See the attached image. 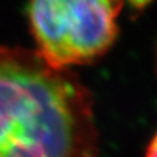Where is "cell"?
I'll return each instance as SVG.
<instances>
[{"label":"cell","instance_id":"obj_1","mask_svg":"<svg viewBox=\"0 0 157 157\" xmlns=\"http://www.w3.org/2000/svg\"><path fill=\"white\" fill-rule=\"evenodd\" d=\"M94 98L72 71L0 46V157H98Z\"/></svg>","mask_w":157,"mask_h":157},{"label":"cell","instance_id":"obj_2","mask_svg":"<svg viewBox=\"0 0 157 157\" xmlns=\"http://www.w3.org/2000/svg\"><path fill=\"white\" fill-rule=\"evenodd\" d=\"M122 2H34L26 13L36 54L48 67L71 71L92 63L114 45Z\"/></svg>","mask_w":157,"mask_h":157},{"label":"cell","instance_id":"obj_3","mask_svg":"<svg viewBox=\"0 0 157 157\" xmlns=\"http://www.w3.org/2000/svg\"><path fill=\"white\" fill-rule=\"evenodd\" d=\"M145 157H157V134L153 136L151 143L147 148V155Z\"/></svg>","mask_w":157,"mask_h":157}]
</instances>
